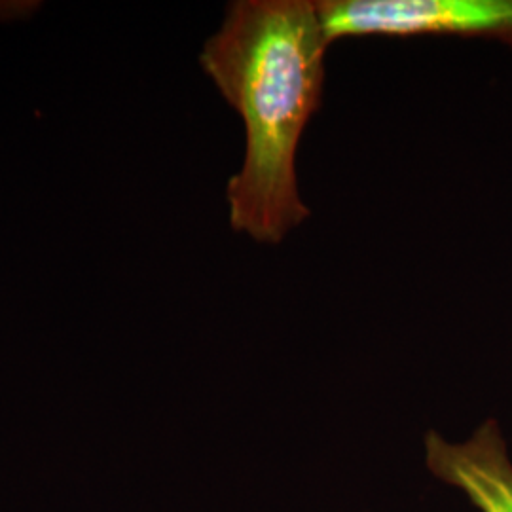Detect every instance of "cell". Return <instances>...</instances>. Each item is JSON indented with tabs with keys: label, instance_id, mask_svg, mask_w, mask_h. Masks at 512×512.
<instances>
[{
	"label": "cell",
	"instance_id": "obj_1",
	"mask_svg": "<svg viewBox=\"0 0 512 512\" xmlns=\"http://www.w3.org/2000/svg\"><path fill=\"white\" fill-rule=\"evenodd\" d=\"M330 44L311 0H236L200 54L205 74L236 110L245 156L226 186L234 232L277 245L310 219L296 154L323 107Z\"/></svg>",
	"mask_w": 512,
	"mask_h": 512
},
{
	"label": "cell",
	"instance_id": "obj_2",
	"mask_svg": "<svg viewBox=\"0 0 512 512\" xmlns=\"http://www.w3.org/2000/svg\"><path fill=\"white\" fill-rule=\"evenodd\" d=\"M332 42L344 38L452 37L512 48V0H317Z\"/></svg>",
	"mask_w": 512,
	"mask_h": 512
},
{
	"label": "cell",
	"instance_id": "obj_3",
	"mask_svg": "<svg viewBox=\"0 0 512 512\" xmlns=\"http://www.w3.org/2000/svg\"><path fill=\"white\" fill-rule=\"evenodd\" d=\"M423 461L439 482L458 490L478 512H512V456L501 423L486 418L461 440L427 431Z\"/></svg>",
	"mask_w": 512,
	"mask_h": 512
}]
</instances>
